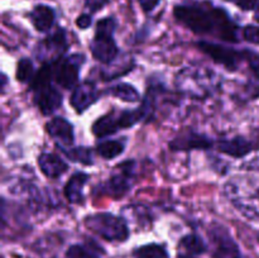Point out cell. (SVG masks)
I'll return each mask as SVG.
<instances>
[{
	"instance_id": "6da1fadb",
	"label": "cell",
	"mask_w": 259,
	"mask_h": 258,
	"mask_svg": "<svg viewBox=\"0 0 259 258\" xmlns=\"http://www.w3.org/2000/svg\"><path fill=\"white\" fill-rule=\"evenodd\" d=\"M175 17L197 34L217 35L229 42H238L237 27L224 10L180 5L175 8Z\"/></svg>"
},
{
	"instance_id": "7a4b0ae2",
	"label": "cell",
	"mask_w": 259,
	"mask_h": 258,
	"mask_svg": "<svg viewBox=\"0 0 259 258\" xmlns=\"http://www.w3.org/2000/svg\"><path fill=\"white\" fill-rule=\"evenodd\" d=\"M116 29V20L108 17L99 20L96 25L95 38L91 42L90 48L94 57L101 63H110L116 58L119 48L114 40V32Z\"/></svg>"
},
{
	"instance_id": "3957f363",
	"label": "cell",
	"mask_w": 259,
	"mask_h": 258,
	"mask_svg": "<svg viewBox=\"0 0 259 258\" xmlns=\"http://www.w3.org/2000/svg\"><path fill=\"white\" fill-rule=\"evenodd\" d=\"M85 224L101 238L109 242H124L129 237V228L123 218L110 212H98L85 219Z\"/></svg>"
},
{
	"instance_id": "277c9868",
	"label": "cell",
	"mask_w": 259,
	"mask_h": 258,
	"mask_svg": "<svg viewBox=\"0 0 259 258\" xmlns=\"http://www.w3.org/2000/svg\"><path fill=\"white\" fill-rule=\"evenodd\" d=\"M83 61H85V56L76 53L70 57L60 58L55 62H51L52 76L56 83L60 85L61 88L66 89V90L72 89L77 82L80 68Z\"/></svg>"
},
{
	"instance_id": "5b68a950",
	"label": "cell",
	"mask_w": 259,
	"mask_h": 258,
	"mask_svg": "<svg viewBox=\"0 0 259 258\" xmlns=\"http://www.w3.org/2000/svg\"><path fill=\"white\" fill-rule=\"evenodd\" d=\"M67 50V39H66V32L60 28L48 35L45 40L38 43L35 48V56L38 60H51V62L60 60L61 56Z\"/></svg>"
},
{
	"instance_id": "8992f818",
	"label": "cell",
	"mask_w": 259,
	"mask_h": 258,
	"mask_svg": "<svg viewBox=\"0 0 259 258\" xmlns=\"http://www.w3.org/2000/svg\"><path fill=\"white\" fill-rule=\"evenodd\" d=\"M197 46H199L202 52L210 56L217 63L225 66L228 70H237L239 62L244 58L243 52L235 51L233 48L225 47V46L217 45V43L204 42L202 40V42L197 43Z\"/></svg>"
},
{
	"instance_id": "52a82bcc",
	"label": "cell",
	"mask_w": 259,
	"mask_h": 258,
	"mask_svg": "<svg viewBox=\"0 0 259 258\" xmlns=\"http://www.w3.org/2000/svg\"><path fill=\"white\" fill-rule=\"evenodd\" d=\"M34 90V101L43 115L55 113L62 105V94L51 83L38 86Z\"/></svg>"
},
{
	"instance_id": "ba28073f",
	"label": "cell",
	"mask_w": 259,
	"mask_h": 258,
	"mask_svg": "<svg viewBox=\"0 0 259 258\" xmlns=\"http://www.w3.org/2000/svg\"><path fill=\"white\" fill-rule=\"evenodd\" d=\"M98 96L99 94L95 83L91 81H85L73 90L70 103L77 113H82L98 100Z\"/></svg>"
},
{
	"instance_id": "9c48e42d",
	"label": "cell",
	"mask_w": 259,
	"mask_h": 258,
	"mask_svg": "<svg viewBox=\"0 0 259 258\" xmlns=\"http://www.w3.org/2000/svg\"><path fill=\"white\" fill-rule=\"evenodd\" d=\"M212 146L211 141L206 136L197 134L195 132H189L179 136L169 143L174 151H190V149L210 148Z\"/></svg>"
},
{
	"instance_id": "30bf717a",
	"label": "cell",
	"mask_w": 259,
	"mask_h": 258,
	"mask_svg": "<svg viewBox=\"0 0 259 258\" xmlns=\"http://www.w3.org/2000/svg\"><path fill=\"white\" fill-rule=\"evenodd\" d=\"M214 240L217 244L214 258H243L238 245L224 229L214 230Z\"/></svg>"
},
{
	"instance_id": "8fae6325",
	"label": "cell",
	"mask_w": 259,
	"mask_h": 258,
	"mask_svg": "<svg viewBox=\"0 0 259 258\" xmlns=\"http://www.w3.org/2000/svg\"><path fill=\"white\" fill-rule=\"evenodd\" d=\"M47 128L48 134L53 138H56L57 141H60L61 143L65 144V146H71L73 143V125L65 118H53L52 120H50L46 125Z\"/></svg>"
},
{
	"instance_id": "7c38bea8",
	"label": "cell",
	"mask_w": 259,
	"mask_h": 258,
	"mask_svg": "<svg viewBox=\"0 0 259 258\" xmlns=\"http://www.w3.org/2000/svg\"><path fill=\"white\" fill-rule=\"evenodd\" d=\"M218 149L223 153L234 158H242L252 152L253 146L243 137H235L233 139H223L218 143Z\"/></svg>"
},
{
	"instance_id": "4fadbf2b",
	"label": "cell",
	"mask_w": 259,
	"mask_h": 258,
	"mask_svg": "<svg viewBox=\"0 0 259 258\" xmlns=\"http://www.w3.org/2000/svg\"><path fill=\"white\" fill-rule=\"evenodd\" d=\"M38 164L43 174L51 179H57L67 171V163L53 153H43L38 158Z\"/></svg>"
},
{
	"instance_id": "5bb4252c",
	"label": "cell",
	"mask_w": 259,
	"mask_h": 258,
	"mask_svg": "<svg viewBox=\"0 0 259 258\" xmlns=\"http://www.w3.org/2000/svg\"><path fill=\"white\" fill-rule=\"evenodd\" d=\"M88 180L89 176L86 174H82V172L73 174L67 181V184H66L65 190H63L66 199L72 202V204H81L83 201L82 190Z\"/></svg>"
},
{
	"instance_id": "9a60e30c",
	"label": "cell",
	"mask_w": 259,
	"mask_h": 258,
	"mask_svg": "<svg viewBox=\"0 0 259 258\" xmlns=\"http://www.w3.org/2000/svg\"><path fill=\"white\" fill-rule=\"evenodd\" d=\"M55 10L47 5H37L30 13V20L38 32H47L55 23Z\"/></svg>"
},
{
	"instance_id": "2e32d148",
	"label": "cell",
	"mask_w": 259,
	"mask_h": 258,
	"mask_svg": "<svg viewBox=\"0 0 259 258\" xmlns=\"http://www.w3.org/2000/svg\"><path fill=\"white\" fill-rule=\"evenodd\" d=\"M93 133L95 134L98 138H104L110 134H114L120 129L119 125L118 116L115 114H106V115L99 118L95 123L93 124Z\"/></svg>"
},
{
	"instance_id": "e0dca14e",
	"label": "cell",
	"mask_w": 259,
	"mask_h": 258,
	"mask_svg": "<svg viewBox=\"0 0 259 258\" xmlns=\"http://www.w3.org/2000/svg\"><path fill=\"white\" fill-rule=\"evenodd\" d=\"M101 249L96 244H73L66 252V258H100Z\"/></svg>"
},
{
	"instance_id": "ac0fdd59",
	"label": "cell",
	"mask_w": 259,
	"mask_h": 258,
	"mask_svg": "<svg viewBox=\"0 0 259 258\" xmlns=\"http://www.w3.org/2000/svg\"><path fill=\"white\" fill-rule=\"evenodd\" d=\"M131 189V179L124 175H116L113 176L105 185V191L113 196H121Z\"/></svg>"
},
{
	"instance_id": "d6986e66",
	"label": "cell",
	"mask_w": 259,
	"mask_h": 258,
	"mask_svg": "<svg viewBox=\"0 0 259 258\" xmlns=\"http://www.w3.org/2000/svg\"><path fill=\"white\" fill-rule=\"evenodd\" d=\"M124 147H125V144L120 139H110V141L101 142L98 148H96V151L103 158L113 159L123 153Z\"/></svg>"
},
{
	"instance_id": "ffe728a7",
	"label": "cell",
	"mask_w": 259,
	"mask_h": 258,
	"mask_svg": "<svg viewBox=\"0 0 259 258\" xmlns=\"http://www.w3.org/2000/svg\"><path fill=\"white\" fill-rule=\"evenodd\" d=\"M109 94H111L113 96L121 99L124 101H131V103L138 101L139 98H141L137 89L134 86L129 85V83H119V85L113 86L109 90Z\"/></svg>"
},
{
	"instance_id": "44dd1931",
	"label": "cell",
	"mask_w": 259,
	"mask_h": 258,
	"mask_svg": "<svg viewBox=\"0 0 259 258\" xmlns=\"http://www.w3.org/2000/svg\"><path fill=\"white\" fill-rule=\"evenodd\" d=\"M134 258H169L166 248L159 244H147L134 250Z\"/></svg>"
},
{
	"instance_id": "7402d4cb",
	"label": "cell",
	"mask_w": 259,
	"mask_h": 258,
	"mask_svg": "<svg viewBox=\"0 0 259 258\" xmlns=\"http://www.w3.org/2000/svg\"><path fill=\"white\" fill-rule=\"evenodd\" d=\"M63 152L73 162L88 164V166L94 163L93 151H91V148H88V147H76V148H71L68 151L67 149H63Z\"/></svg>"
},
{
	"instance_id": "603a6c76",
	"label": "cell",
	"mask_w": 259,
	"mask_h": 258,
	"mask_svg": "<svg viewBox=\"0 0 259 258\" xmlns=\"http://www.w3.org/2000/svg\"><path fill=\"white\" fill-rule=\"evenodd\" d=\"M181 245L191 254H201L206 252V244L196 234H189L181 239Z\"/></svg>"
},
{
	"instance_id": "cb8c5ba5",
	"label": "cell",
	"mask_w": 259,
	"mask_h": 258,
	"mask_svg": "<svg viewBox=\"0 0 259 258\" xmlns=\"http://www.w3.org/2000/svg\"><path fill=\"white\" fill-rule=\"evenodd\" d=\"M34 76V66L29 58H22L17 66V80L20 82H28L33 80Z\"/></svg>"
},
{
	"instance_id": "d4e9b609",
	"label": "cell",
	"mask_w": 259,
	"mask_h": 258,
	"mask_svg": "<svg viewBox=\"0 0 259 258\" xmlns=\"http://www.w3.org/2000/svg\"><path fill=\"white\" fill-rule=\"evenodd\" d=\"M244 39L253 45H259V27L257 25H247L243 30Z\"/></svg>"
},
{
	"instance_id": "484cf974",
	"label": "cell",
	"mask_w": 259,
	"mask_h": 258,
	"mask_svg": "<svg viewBox=\"0 0 259 258\" xmlns=\"http://www.w3.org/2000/svg\"><path fill=\"white\" fill-rule=\"evenodd\" d=\"M227 2L235 3L240 9H244V10H252L259 5L258 4L259 0H227Z\"/></svg>"
},
{
	"instance_id": "4316f807",
	"label": "cell",
	"mask_w": 259,
	"mask_h": 258,
	"mask_svg": "<svg viewBox=\"0 0 259 258\" xmlns=\"http://www.w3.org/2000/svg\"><path fill=\"white\" fill-rule=\"evenodd\" d=\"M91 23H93V18L89 14H81L76 20V24L80 29H86V28L90 27Z\"/></svg>"
},
{
	"instance_id": "83f0119b",
	"label": "cell",
	"mask_w": 259,
	"mask_h": 258,
	"mask_svg": "<svg viewBox=\"0 0 259 258\" xmlns=\"http://www.w3.org/2000/svg\"><path fill=\"white\" fill-rule=\"evenodd\" d=\"M109 0H86V7L91 10V12H98L101 8L106 5Z\"/></svg>"
},
{
	"instance_id": "f1b7e54d",
	"label": "cell",
	"mask_w": 259,
	"mask_h": 258,
	"mask_svg": "<svg viewBox=\"0 0 259 258\" xmlns=\"http://www.w3.org/2000/svg\"><path fill=\"white\" fill-rule=\"evenodd\" d=\"M138 2L144 12H152L159 4V0H138Z\"/></svg>"
},
{
	"instance_id": "f546056e",
	"label": "cell",
	"mask_w": 259,
	"mask_h": 258,
	"mask_svg": "<svg viewBox=\"0 0 259 258\" xmlns=\"http://www.w3.org/2000/svg\"><path fill=\"white\" fill-rule=\"evenodd\" d=\"M249 65H250V68H252L253 73L255 75V77L259 78V55H254L253 57H250Z\"/></svg>"
},
{
	"instance_id": "4dcf8cb0",
	"label": "cell",
	"mask_w": 259,
	"mask_h": 258,
	"mask_svg": "<svg viewBox=\"0 0 259 258\" xmlns=\"http://www.w3.org/2000/svg\"><path fill=\"white\" fill-rule=\"evenodd\" d=\"M254 18H255V20H257V22L259 23V5L257 8H255V13H254Z\"/></svg>"
},
{
	"instance_id": "1f68e13d",
	"label": "cell",
	"mask_w": 259,
	"mask_h": 258,
	"mask_svg": "<svg viewBox=\"0 0 259 258\" xmlns=\"http://www.w3.org/2000/svg\"><path fill=\"white\" fill-rule=\"evenodd\" d=\"M2 89H4L5 88V83H7V76L5 75H3V78H2Z\"/></svg>"
},
{
	"instance_id": "d6a6232c",
	"label": "cell",
	"mask_w": 259,
	"mask_h": 258,
	"mask_svg": "<svg viewBox=\"0 0 259 258\" xmlns=\"http://www.w3.org/2000/svg\"><path fill=\"white\" fill-rule=\"evenodd\" d=\"M177 258H194V257H192V255H179V257H177Z\"/></svg>"
},
{
	"instance_id": "836d02e7",
	"label": "cell",
	"mask_w": 259,
	"mask_h": 258,
	"mask_svg": "<svg viewBox=\"0 0 259 258\" xmlns=\"http://www.w3.org/2000/svg\"><path fill=\"white\" fill-rule=\"evenodd\" d=\"M257 200H258V204H259V190H258V192H257Z\"/></svg>"
}]
</instances>
